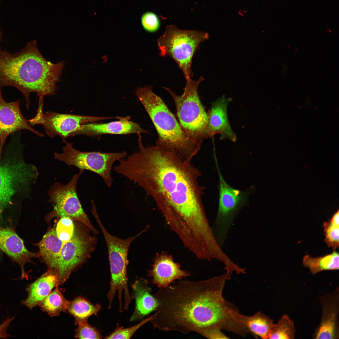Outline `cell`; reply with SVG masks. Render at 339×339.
<instances>
[{
  "mask_svg": "<svg viewBox=\"0 0 339 339\" xmlns=\"http://www.w3.org/2000/svg\"><path fill=\"white\" fill-rule=\"evenodd\" d=\"M120 160L116 171L143 188L161 211L170 230L185 245L208 238L212 229L198 182L201 173L191 162L156 145L145 147Z\"/></svg>",
  "mask_w": 339,
  "mask_h": 339,
  "instance_id": "obj_1",
  "label": "cell"
},
{
  "mask_svg": "<svg viewBox=\"0 0 339 339\" xmlns=\"http://www.w3.org/2000/svg\"><path fill=\"white\" fill-rule=\"evenodd\" d=\"M227 280L224 273L201 281L181 280L160 288L154 294L159 305L150 322L160 330L184 334L217 328L241 335L243 329L235 315L238 310L223 296Z\"/></svg>",
  "mask_w": 339,
  "mask_h": 339,
  "instance_id": "obj_2",
  "label": "cell"
},
{
  "mask_svg": "<svg viewBox=\"0 0 339 339\" xmlns=\"http://www.w3.org/2000/svg\"><path fill=\"white\" fill-rule=\"evenodd\" d=\"M65 64L63 61L56 64L47 61L39 51L36 40H31L19 52L5 56L0 76L5 86L15 87L21 92L28 110L31 92L37 93L38 103H41L45 96L55 94L56 84L60 81Z\"/></svg>",
  "mask_w": 339,
  "mask_h": 339,
  "instance_id": "obj_3",
  "label": "cell"
},
{
  "mask_svg": "<svg viewBox=\"0 0 339 339\" xmlns=\"http://www.w3.org/2000/svg\"><path fill=\"white\" fill-rule=\"evenodd\" d=\"M20 133L12 134L0 149V222L5 215L20 212L24 200L31 198L39 175L37 168L24 158Z\"/></svg>",
  "mask_w": 339,
  "mask_h": 339,
  "instance_id": "obj_4",
  "label": "cell"
},
{
  "mask_svg": "<svg viewBox=\"0 0 339 339\" xmlns=\"http://www.w3.org/2000/svg\"><path fill=\"white\" fill-rule=\"evenodd\" d=\"M135 94L143 104L157 132L156 145L191 162L203 141L188 135L164 103L150 86L138 89Z\"/></svg>",
  "mask_w": 339,
  "mask_h": 339,
  "instance_id": "obj_5",
  "label": "cell"
},
{
  "mask_svg": "<svg viewBox=\"0 0 339 339\" xmlns=\"http://www.w3.org/2000/svg\"><path fill=\"white\" fill-rule=\"evenodd\" d=\"M93 215L104 236L108 250L111 276L110 288L107 295L109 302L108 308L111 309L112 303L117 292L119 309H122V295L123 291L124 308L127 309L132 299L128 288L127 276L129 248L131 243L136 239L148 230L149 226H147L135 236L122 239L112 235L106 230L97 212L94 213Z\"/></svg>",
  "mask_w": 339,
  "mask_h": 339,
  "instance_id": "obj_6",
  "label": "cell"
},
{
  "mask_svg": "<svg viewBox=\"0 0 339 339\" xmlns=\"http://www.w3.org/2000/svg\"><path fill=\"white\" fill-rule=\"evenodd\" d=\"M208 38V34L204 31L182 30L175 25H168L157 40L159 55L171 57L186 79L191 78L194 76L191 69L193 56L200 44Z\"/></svg>",
  "mask_w": 339,
  "mask_h": 339,
  "instance_id": "obj_7",
  "label": "cell"
},
{
  "mask_svg": "<svg viewBox=\"0 0 339 339\" xmlns=\"http://www.w3.org/2000/svg\"><path fill=\"white\" fill-rule=\"evenodd\" d=\"M204 80L201 77L196 80L186 79L182 94L178 96L168 88L166 90L172 98L175 104L177 116L183 129L190 136L203 141L207 138V113L201 103L198 89Z\"/></svg>",
  "mask_w": 339,
  "mask_h": 339,
  "instance_id": "obj_8",
  "label": "cell"
},
{
  "mask_svg": "<svg viewBox=\"0 0 339 339\" xmlns=\"http://www.w3.org/2000/svg\"><path fill=\"white\" fill-rule=\"evenodd\" d=\"M74 224L73 234L63 244L60 254L56 270L59 285L63 284L73 271L90 258L97 243V238L90 235L91 231L87 226L79 222Z\"/></svg>",
  "mask_w": 339,
  "mask_h": 339,
  "instance_id": "obj_9",
  "label": "cell"
},
{
  "mask_svg": "<svg viewBox=\"0 0 339 339\" xmlns=\"http://www.w3.org/2000/svg\"><path fill=\"white\" fill-rule=\"evenodd\" d=\"M215 160L219 176V200L213 231L217 242L222 248L235 217L243 207L248 205L249 196L255 188L252 186L241 191L230 186L223 178Z\"/></svg>",
  "mask_w": 339,
  "mask_h": 339,
  "instance_id": "obj_10",
  "label": "cell"
},
{
  "mask_svg": "<svg viewBox=\"0 0 339 339\" xmlns=\"http://www.w3.org/2000/svg\"><path fill=\"white\" fill-rule=\"evenodd\" d=\"M83 171L79 170L66 185L56 182L50 186L48 191V201L53 203L54 208L46 215L45 219L49 222L54 218L68 217L87 226L94 234H98L99 231L85 213L77 194V182Z\"/></svg>",
  "mask_w": 339,
  "mask_h": 339,
  "instance_id": "obj_11",
  "label": "cell"
},
{
  "mask_svg": "<svg viewBox=\"0 0 339 339\" xmlns=\"http://www.w3.org/2000/svg\"><path fill=\"white\" fill-rule=\"evenodd\" d=\"M62 152L54 153L55 159L68 166H73L83 171L88 170L97 174L103 179L106 186L110 187L113 182L111 172L113 164L116 161L124 159L127 153H102L82 152L75 149L73 143L65 142Z\"/></svg>",
  "mask_w": 339,
  "mask_h": 339,
  "instance_id": "obj_12",
  "label": "cell"
},
{
  "mask_svg": "<svg viewBox=\"0 0 339 339\" xmlns=\"http://www.w3.org/2000/svg\"><path fill=\"white\" fill-rule=\"evenodd\" d=\"M43 106V105L38 104L35 116L27 120L28 122L31 126L42 125L48 136L52 138L58 136L65 142V139L82 124L115 118L62 114L52 111L44 113Z\"/></svg>",
  "mask_w": 339,
  "mask_h": 339,
  "instance_id": "obj_13",
  "label": "cell"
},
{
  "mask_svg": "<svg viewBox=\"0 0 339 339\" xmlns=\"http://www.w3.org/2000/svg\"><path fill=\"white\" fill-rule=\"evenodd\" d=\"M20 100L11 102L4 100L0 91V149L10 135L21 130H27L40 137L44 135L33 129L22 114Z\"/></svg>",
  "mask_w": 339,
  "mask_h": 339,
  "instance_id": "obj_14",
  "label": "cell"
},
{
  "mask_svg": "<svg viewBox=\"0 0 339 339\" xmlns=\"http://www.w3.org/2000/svg\"><path fill=\"white\" fill-rule=\"evenodd\" d=\"M322 308L320 322L313 335L314 339H338L339 289L319 297Z\"/></svg>",
  "mask_w": 339,
  "mask_h": 339,
  "instance_id": "obj_15",
  "label": "cell"
},
{
  "mask_svg": "<svg viewBox=\"0 0 339 339\" xmlns=\"http://www.w3.org/2000/svg\"><path fill=\"white\" fill-rule=\"evenodd\" d=\"M152 267L148 276L152 277L153 284L160 288H166L175 280L190 275L188 272L182 269L180 265L175 262L172 255L166 251L156 254Z\"/></svg>",
  "mask_w": 339,
  "mask_h": 339,
  "instance_id": "obj_16",
  "label": "cell"
},
{
  "mask_svg": "<svg viewBox=\"0 0 339 339\" xmlns=\"http://www.w3.org/2000/svg\"><path fill=\"white\" fill-rule=\"evenodd\" d=\"M0 249L19 266L21 272V279H28V275L24 270L25 265L27 263H33L32 258H40L39 252L28 250L13 227L6 228L0 226Z\"/></svg>",
  "mask_w": 339,
  "mask_h": 339,
  "instance_id": "obj_17",
  "label": "cell"
},
{
  "mask_svg": "<svg viewBox=\"0 0 339 339\" xmlns=\"http://www.w3.org/2000/svg\"><path fill=\"white\" fill-rule=\"evenodd\" d=\"M231 101V98L223 95L212 103L207 113L208 138L218 134L220 140L228 139L233 142L236 141L237 136L231 128L227 114L228 106Z\"/></svg>",
  "mask_w": 339,
  "mask_h": 339,
  "instance_id": "obj_18",
  "label": "cell"
},
{
  "mask_svg": "<svg viewBox=\"0 0 339 339\" xmlns=\"http://www.w3.org/2000/svg\"><path fill=\"white\" fill-rule=\"evenodd\" d=\"M130 119L129 116L124 117L118 116V121L109 123L93 122L82 124L69 137L78 135L94 137L105 134L125 135L148 132L137 123L130 121Z\"/></svg>",
  "mask_w": 339,
  "mask_h": 339,
  "instance_id": "obj_19",
  "label": "cell"
},
{
  "mask_svg": "<svg viewBox=\"0 0 339 339\" xmlns=\"http://www.w3.org/2000/svg\"><path fill=\"white\" fill-rule=\"evenodd\" d=\"M132 290V297L135 300V306L130 321H135L143 319L153 312L155 311L158 301L152 293L148 281L144 278L136 280L131 284Z\"/></svg>",
  "mask_w": 339,
  "mask_h": 339,
  "instance_id": "obj_20",
  "label": "cell"
},
{
  "mask_svg": "<svg viewBox=\"0 0 339 339\" xmlns=\"http://www.w3.org/2000/svg\"><path fill=\"white\" fill-rule=\"evenodd\" d=\"M57 274L51 270L47 271L40 277L27 286V298L22 301L21 304L30 309L39 304L52 291L53 289L59 285Z\"/></svg>",
  "mask_w": 339,
  "mask_h": 339,
  "instance_id": "obj_21",
  "label": "cell"
},
{
  "mask_svg": "<svg viewBox=\"0 0 339 339\" xmlns=\"http://www.w3.org/2000/svg\"><path fill=\"white\" fill-rule=\"evenodd\" d=\"M63 244L56 234V226L49 229L42 239L35 244L39 248L40 258L47 266V270H51L56 272Z\"/></svg>",
  "mask_w": 339,
  "mask_h": 339,
  "instance_id": "obj_22",
  "label": "cell"
},
{
  "mask_svg": "<svg viewBox=\"0 0 339 339\" xmlns=\"http://www.w3.org/2000/svg\"><path fill=\"white\" fill-rule=\"evenodd\" d=\"M239 323L248 332L256 338L269 339L274 323L272 319L260 312L254 315L247 316L236 314Z\"/></svg>",
  "mask_w": 339,
  "mask_h": 339,
  "instance_id": "obj_23",
  "label": "cell"
},
{
  "mask_svg": "<svg viewBox=\"0 0 339 339\" xmlns=\"http://www.w3.org/2000/svg\"><path fill=\"white\" fill-rule=\"evenodd\" d=\"M101 308L100 304H94L84 298L80 296L68 301L67 310L74 317L75 325H78L88 322L90 316L96 315Z\"/></svg>",
  "mask_w": 339,
  "mask_h": 339,
  "instance_id": "obj_24",
  "label": "cell"
},
{
  "mask_svg": "<svg viewBox=\"0 0 339 339\" xmlns=\"http://www.w3.org/2000/svg\"><path fill=\"white\" fill-rule=\"evenodd\" d=\"M339 259V254L335 251L330 254L318 257H312L307 255L304 256L303 264L314 275L324 271L338 270Z\"/></svg>",
  "mask_w": 339,
  "mask_h": 339,
  "instance_id": "obj_25",
  "label": "cell"
},
{
  "mask_svg": "<svg viewBox=\"0 0 339 339\" xmlns=\"http://www.w3.org/2000/svg\"><path fill=\"white\" fill-rule=\"evenodd\" d=\"M58 286L38 305L42 311L51 317L58 316L62 312L67 311L68 301L64 297Z\"/></svg>",
  "mask_w": 339,
  "mask_h": 339,
  "instance_id": "obj_26",
  "label": "cell"
},
{
  "mask_svg": "<svg viewBox=\"0 0 339 339\" xmlns=\"http://www.w3.org/2000/svg\"><path fill=\"white\" fill-rule=\"evenodd\" d=\"M296 331L293 321L287 315L284 314L274 324L269 339H294Z\"/></svg>",
  "mask_w": 339,
  "mask_h": 339,
  "instance_id": "obj_27",
  "label": "cell"
},
{
  "mask_svg": "<svg viewBox=\"0 0 339 339\" xmlns=\"http://www.w3.org/2000/svg\"><path fill=\"white\" fill-rule=\"evenodd\" d=\"M154 315L143 320L134 326L124 328L117 324L114 331L109 335L106 336L105 339H130L134 333L142 326L154 319Z\"/></svg>",
  "mask_w": 339,
  "mask_h": 339,
  "instance_id": "obj_28",
  "label": "cell"
},
{
  "mask_svg": "<svg viewBox=\"0 0 339 339\" xmlns=\"http://www.w3.org/2000/svg\"><path fill=\"white\" fill-rule=\"evenodd\" d=\"M74 229V224L73 220L67 217L60 218L56 226L57 236L63 244L71 238Z\"/></svg>",
  "mask_w": 339,
  "mask_h": 339,
  "instance_id": "obj_29",
  "label": "cell"
},
{
  "mask_svg": "<svg viewBox=\"0 0 339 339\" xmlns=\"http://www.w3.org/2000/svg\"><path fill=\"white\" fill-rule=\"evenodd\" d=\"M324 241L327 246L334 250L339 247V226L335 225L329 221L323 224Z\"/></svg>",
  "mask_w": 339,
  "mask_h": 339,
  "instance_id": "obj_30",
  "label": "cell"
},
{
  "mask_svg": "<svg viewBox=\"0 0 339 339\" xmlns=\"http://www.w3.org/2000/svg\"><path fill=\"white\" fill-rule=\"evenodd\" d=\"M75 330L74 337L77 339H102L100 332L88 322L79 325Z\"/></svg>",
  "mask_w": 339,
  "mask_h": 339,
  "instance_id": "obj_31",
  "label": "cell"
},
{
  "mask_svg": "<svg viewBox=\"0 0 339 339\" xmlns=\"http://www.w3.org/2000/svg\"><path fill=\"white\" fill-rule=\"evenodd\" d=\"M141 22L143 28L149 32H155L160 26V21L157 15L150 12H147L142 15Z\"/></svg>",
  "mask_w": 339,
  "mask_h": 339,
  "instance_id": "obj_32",
  "label": "cell"
},
{
  "mask_svg": "<svg viewBox=\"0 0 339 339\" xmlns=\"http://www.w3.org/2000/svg\"><path fill=\"white\" fill-rule=\"evenodd\" d=\"M209 339H228L229 338L224 334L220 329L217 328H209L202 330L198 333Z\"/></svg>",
  "mask_w": 339,
  "mask_h": 339,
  "instance_id": "obj_33",
  "label": "cell"
},
{
  "mask_svg": "<svg viewBox=\"0 0 339 339\" xmlns=\"http://www.w3.org/2000/svg\"><path fill=\"white\" fill-rule=\"evenodd\" d=\"M14 318V317H8L0 325V338H7L11 336L10 335L7 333V331Z\"/></svg>",
  "mask_w": 339,
  "mask_h": 339,
  "instance_id": "obj_34",
  "label": "cell"
},
{
  "mask_svg": "<svg viewBox=\"0 0 339 339\" xmlns=\"http://www.w3.org/2000/svg\"><path fill=\"white\" fill-rule=\"evenodd\" d=\"M329 221L332 224L339 226V213L338 210L334 214Z\"/></svg>",
  "mask_w": 339,
  "mask_h": 339,
  "instance_id": "obj_35",
  "label": "cell"
},
{
  "mask_svg": "<svg viewBox=\"0 0 339 339\" xmlns=\"http://www.w3.org/2000/svg\"><path fill=\"white\" fill-rule=\"evenodd\" d=\"M2 39V34H1V32L0 30V42L1 40Z\"/></svg>",
  "mask_w": 339,
  "mask_h": 339,
  "instance_id": "obj_36",
  "label": "cell"
}]
</instances>
